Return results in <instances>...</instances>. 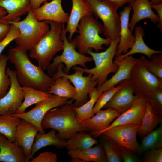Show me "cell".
Masks as SVG:
<instances>
[{
	"mask_svg": "<svg viewBox=\"0 0 162 162\" xmlns=\"http://www.w3.org/2000/svg\"><path fill=\"white\" fill-rule=\"evenodd\" d=\"M11 24L10 31L7 36L0 42V56L5 48L12 41L14 40L20 34L19 29L14 25Z\"/></svg>",
	"mask_w": 162,
	"mask_h": 162,
	"instance_id": "ab89813d",
	"label": "cell"
},
{
	"mask_svg": "<svg viewBox=\"0 0 162 162\" xmlns=\"http://www.w3.org/2000/svg\"><path fill=\"white\" fill-rule=\"evenodd\" d=\"M63 64H60L52 78L54 81L57 78L63 76L68 79L74 85L76 91L73 105L75 108L79 107L88 100V92L95 88L98 84V81L92 80V75L91 74H88L87 76H83L84 73L80 67L77 66L73 67V68L75 70V72L71 74L64 73L63 71Z\"/></svg>",
	"mask_w": 162,
	"mask_h": 162,
	"instance_id": "30bf717a",
	"label": "cell"
},
{
	"mask_svg": "<svg viewBox=\"0 0 162 162\" xmlns=\"http://www.w3.org/2000/svg\"><path fill=\"white\" fill-rule=\"evenodd\" d=\"M147 101L145 97H140L128 109L122 113L104 131L121 125L141 123L146 108Z\"/></svg>",
	"mask_w": 162,
	"mask_h": 162,
	"instance_id": "ffe728a7",
	"label": "cell"
},
{
	"mask_svg": "<svg viewBox=\"0 0 162 162\" xmlns=\"http://www.w3.org/2000/svg\"><path fill=\"white\" fill-rule=\"evenodd\" d=\"M62 0L44 2L39 8L32 10L34 16L39 21H53L61 23H67L69 14L64 10L62 4Z\"/></svg>",
	"mask_w": 162,
	"mask_h": 162,
	"instance_id": "2e32d148",
	"label": "cell"
},
{
	"mask_svg": "<svg viewBox=\"0 0 162 162\" xmlns=\"http://www.w3.org/2000/svg\"><path fill=\"white\" fill-rule=\"evenodd\" d=\"M6 72L10 79L11 84L6 95L0 98V115L15 113L24 99L22 86L18 82L15 71L8 67Z\"/></svg>",
	"mask_w": 162,
	"mask_h": 162,
	"instance_id": "4fadbf2b",
	"label": "cell"
},
{
	"mask_svg": "<svg viewBox=\"0 0 162 162\" xmlns=\"http://www.w3.org/2000/svg\"><path fill=\"white\" fill-rule=\"evenodd\" d=\"M132 9L131 6H126L119 13L120 22V40L116 48L115 59L119 56L127 53L133 46L135 37L129 27V19Z\"/></svg>",
	"mask_w": 162,
	"mask_h": 162,
	"instance_id": "e0dca14e",
	"label": "cell"
},
{
	"mask_svg": "<svg viewBox=\"0 0 162 162\" xmlns=\"http://www.w3.org/2000/svg\"><path fill=\"white\" fill-rule=\"evenodd\" d=\"M24 94V101L14 113L25 112L26 109L31 105L44 100L50 98L52 94L31 87L22 86Z\"/></svg>",
	"mask_w": 162,
	"mask_h": 162,
	"instance_id": "83f0119b",
	"label": "cell"
},
{
	"mask_svg": "<svg viewBox=\"0 0 162 162\" xmlns=\"http://www.w3.org/2000/svg\"><path fill=\"white\" fill-rule=\"evenodd\" d=\"M91 117L82 122V126L95 137L108 127L121 113L111 108L100 110Z\"/></svg>",
	"mask_w": 162,
	"mask_h": 162,
	"instance_id": "9a60e30c",
	"label": "cell"
},
{
	"mask_svg": "<svg viewBox=\"0 0 162 162\" xmlns=\"http://www.w3.org/2000/svg\"><path fill=\"white\" fill-rule=\"evenodd\" d=\"M96 18H100L104 26V34L111 40L119 38L120 22L117 13L118 7L108 1L84 0Z\"/></svg>",
	"mask_w": 162,
	"mask_h": 162,
	"instance_id": "52a82bcc",
	"label": "cell"
},
{
	"mask_svg": "<svg viewBox=\"0 0 162 162\" xmlns=\"http://www.w3.org/2000/svg\"><path fill=\"white\" fill-rule=\"evenodd\" d=\"M21 119L11 114L0 115V132L5 135L10 141L14 142L17 127Z\"/></svg>",
	"mask_w": 162,
	"mask_h": 162,
	"instance_id": "1f68e13d",
	"label": "cell"
},
{
	"mask_svg": "<svg viewBox=\"0 0 162 162\" xmlns=\"http://www.w3.org/2000/svg\"><path fill=\"white\" fill-rule=\"evenodd\" d=\"M145 65L147 70L152 74L162 79V55L156 56L153 54L150 60L146 58Z\"/></svg>",
	"mask_w": 162,
	"mask_h": 162,
	"instance_id": "74e56055",
	"label": "cell"
},
{
	"mask_svg": "<svg viewBox=\"0 0 162 162\" xmlns=\"http://www.w3.org/2000/svg\"><path fill=\"white\" fill-rule=\"evenodd\" d=\"M20 119V124L16 129L14 142L22 148L28 162L31 159L32 148L35 136L39 130L32 123Z\"/></svg>",
	"mask_w": 162,
	"mask_h": 162,
	"instance_id": "ac0fdd59",
	"label": "cell"
},
{
	"mask_svg": "<svg viewBox=\"0 0 162 162\" xmlns=\"http://www.w3.org/2000/svg\"><path fill=\"white\" fill-rule=\"evenodd\" d=\"M8 59L7 56H0V98L4 96L9 90L11 84L10 78L6 72Z\"/></svg>",
	"mask_w": 162,
	"mask_h": 162,
	"instance_id": "d590c367",
	"label": "cell"
},
{
	"mask_svg": "<svg viewBox=\"0 0 162 162\" xmlns=\"http://www.w3.org/2000/svg\"><path fill=\"white\" fill-rule=\"evenodd\" d=\"M50 30L29 51V56L36 60L43 70L47 69L54 56L63 50V42L61 38L62 24L47 21Z\"/></svg>",
	"mask_w": 162,
	"mask_h": 162,
	"instance_id": "3957f363",
	"label": "cell"
},
{
	"mask_svg": "<svg viewBox=\"0 0 162 162\" xmlns=\"http://www.w3.org/2000/svg\"><path fill=\"white\" fill-rule=\"evenodd\" d=\"M138 60L139 58L134 57L132 55L126 56L120 60H115L114 62L118 67L117 70L110 79L101 86L97 87V90L103 92L124 80H130L132 69Z\"/></svg>",
	"mask_w": 162,
	"mask_h": 162,
	"instance_id": "d6986e66",
	"label": "cell"
},
{
	"mask_svg": "<svg viewBox=\"0 0 162 162\" xmlns=\"http://www.w3.org/2000/svg\"><path fill=\"white\" fill-rule=\"evenodd\" d=\"M31 5V10H34L39 8L41 4L48 0H30Z\"/></svg>",
	"mask_w": 162,
	"mask_h": 162,
	"instance_id": "bcb514c9",
	"label": "cell"
},
{
	"mask_svg": "<svg viewBox=\"0 0 162 162\" xmlns=\"http://www.w3.org/2000/svg\"><path fill=\"white\" fill-rule=\"evenodd\" d=\"M102 92L98 90L96 87L92 89L88 92L90 98L88 100L79 107H74L76 112V117L80 121L88 119L93 116V107L98 98Z\"/></svg>",
	"mask_w": 162,
	"mask_h": 162,
	"instance_id": "d6a6232c",
	"label": "cell"
},
{
	"mask_svg": "<svg viewBox=\"0 0 162 162\" xmlns=\"http://www.w3.org/2000/svg\"><path fill=\"white\" fill-rule=\"evenodd\" d=\"M0 7L7 14L0 20L6 22L20 20V17L31 10L30 0H0Z\"/></svg>",
	"mask_w": 162,
	"mask_h": 162,
	"instance_id": "603a6c76",
	"label": "cell"
},
{
	"mask_svg": "<svg viewBox=\"0 0 162 162\" xmlns=\"http://www.w3.org/2000/svg\"><path fill=\"white\" fill-rule=\"evenodd\" d=\"M56 154L51 152H46L41 153L30 161L31 162H57Z\"/></svg>",
	"mask_w": 162,
	"mask_h": 162,
	"instance_id": "7bdbcfd3",
	"label": "cell"
},
{
	"mask_svg": "<svg viewBox=\"0 0 162 162\" xmlns=\"http://www.w3.org/2000/svg\"><path fill=\"white\" fill-rule=\"evenodd\" d=\"M73 100L49 111L43 117L41 126L44 129L51 128L57 130L60 139H68L75 133L88 131L82 126V122L76 117Z\"/></svg>",
	"mask_w": 162,
	"mask_h": 162,
	"instance_id": "7a4b0ae2",
	"label": "cell"
},
{
	"mask_svg": "<svg viewBox=\"0 0 162 162\" xmlns=\"http://www.w3.org/2000/svg\"><path fill=\"white\" fill-rule=\"evenodd\" d=\"M85 131L78 132L70 137L67 141L66 148L68 149L84 150L98 144V141L90 134Z\"/></svg>",
	"mask_w": 162,
	"mask_h": 162,
	"instance_id": "f1b7e54d",
	"label": "cell"
},
{
	"mask_svg": "<svg viewBox=\"0 0 162 162\" xmlns=\"http://www.w3.org/2000/svg\"><path fill=\"white\" fill-rule=\"evenodd\" d=\"M117 146L123 161L124 162H137L140 161L131 150L118 144Z\"/></svg>",
	"mask_w": 162,
	"mask_h": 162,
	"instance_id": "60d3db41",
	"label": "cell"
},
{
	"mask_svg": "<svg viewBox=\"0 0 162 162\" xmlns=\"http://www.w3.org/2000/svg\"><path fill=\"white\" fill-rule=\"evenodd\" d=\"M99 141L105 152L107 162L123 161L118 150L117 144L105 135L101 134L98 136Z\"/></svg>",
	"mask_w": 162,
	"mask_h": 162,
	"instance_id": "836d02e7",
	"label": "cell"
},
{
	"mask_svg": "<svg viewBox=\"0 0 162 162\" xmlns=\"http://www.w3.org/2000/svg\"><path fill=\"white\" fill-rule=\"evenodd\" d=\"M122 85V82H121L118 86L110 88L102 92L98 98L93 107L92 111L93 116L103 108L114 94L121 88Z\"/></svg>",
	"mask_w": 162,
	"mask_h": 162,
	"instance_id": "8d00e7d4",
	"label": "cell"
},
{
	"mask_svg": "<svg viewBox=\"0 0 162 162\" xmlns=\"http://www.w3.org/2000/svg\"><path fill=\"white\" fill-rule=\"evenodd\" d=\"M100 1L106 0L116 4L118 8L121 7L126 3L130 4L135 0H100Z\"/></svg>",
	"mask_w": 162,
	"mask_h": 162,
	"instance_id": "7dc6e473",
	"label": "cell"
},
{
	"mask_svg": "<svg viewBox=\"0 0 162 162\" xmlns=\"http://www.w3.org/2000/svg\"><path fill=\"white\" fill-rule=\"evenodd\" d=\"M69 98L52 94L48 99L35 104L30 111L21 114H11L13 116L25 119L35 125L41 133L45 132L41 126L42 120L50 110L59 107L68 103Z\"/></svg>",
	"mask_w": 162,
	"mask_h": 162,
	"instance_id": "8fae6325",
	"label": "cell"
},
{
	"mask_svg": "<svg viewBox=\"0 0 162 162\" xmlns=\"http://www.w3.org/2000/svg\"><path fill=\"white\" fill-rule=\"evenodd\" d=\"M68 154L71 158H79L84 162H107L106 156L100 144L90 148L84 150L69 149Z\"/></svg>",
	"mask_w": 162,
	"mask_h": 162,
	"instance_id": "4316f807",
	"label": "cell"
},
{
	"mask_svg": "<svg viewBox=\"0 0 162 162\" xmlns=\"http://www.w3.org/2000/svg\"><path fill=\"white\" fill-rule=\"evenodd\" d=\"M154 112L161 118L162 116V89L145 97Z\"/></svg>",
	"mask_w": 162,
	"mask_h": 162,
	"instance_id": "f35d334b",
	"label": "cell"
},
{
	"mask_svg": "<svg viewBox=\"0 0 162 162\" xmlns=\"http://www.w3.org/2000/svg\"><path fill=\"white\" fill-rule=\"evenodd\" d=\"M27 51L16 46L8 51V60L14 65L17 80L22 86H28L47 92L55 81L45 73L39 65L36 66L30 61Z\"/></svg>",
	"mask_w": 162,
	"mask_h": 162,
	"instance_id": "6da1fadb",
	"label": "cell"
},
{
	"mask_svg": "<svg viewBox=\"0 0 162 162\" xmlns=\"http://www.w3.org/2000/svg\"><path fill=\"white\" fill-rule=\"evenodd\" d=\"M72 7L65 30L69 33L68 40H72L74 34L77 32V27L81 20L88 15H93L84 0H71Z\"/></svg>",
	"mask_w": 162,
	"mask_h": 162,
	"instance_id": "44dd1931",
	"label": "cell"
},
{
	"mask_svg": "<svg viewBox=\"0 0 162 162\" xmlns=\"http://www.w3.org/2000/svg\"><path fill=\"white\" fill-rule=\"evenodd\" d=\"M62 24L61 38L63 42V51L61 55L56 56L53 58L52 62L50 63L46 69L48 74L52 76L56 73L60 64L65 65V68H63V72L66 74H68L70 70L73 67L80 65L84 68H87L86 63L93 61L91 56H86L76 50V48L73 40L69 42L68 40L64 24Z\"/></svg>",
	"mask_w": 162,
	"mask_h": 162,
	"instance_id": "ba28073f",
	"label": "cell"
},
{
	"mask_svg": "<svg viewBox=\"0 0 162 162\" xmlns=\"http://www.w3.org/2000/svg\"><path fill=\"white\" fill-rule=\"evenodd\" d=\"M152 8L154 9L157 12L159 20L157 25V27L160 29V32L162 31V3L151 5Z\"/></svg>",
	"mask_w": 162,
	"mask_h": 162,
	"instance_id": "f6af8a7d",
	"label": "cell"
},
{
	"mask_svg": "<svg viewBox=\"0 0 162 162\" xmlns=\"http://www.w3.org/2000/svg\"><path fill=\"white\" fill-rule=\"evenodd\" d=\"M11 28V24L0 19V42L7 36Z\"/></svg>",
	"mask_w": 162,
	"mask_h": 162,
	"instance_id": "ee69618b",
	"label": "cell"
},
{
	"mask_svg": "<svg viewBox=\"0 0 162 162\" xmlns=\"http://www.w3.org/2000/svg\"><path fill=\"white\" fill-rule=\"evenodd\" d=\"M141 124L135 123L116 126L104 131L101 134L105 135L133 152L136 153L140 152L136 136Z\"/></svg>",
	"mask_w": 162,
	"mask_h": 162,
	"instance_id": "7c38bea8",
	"label": "cell"
},
{
	"mask_svg": "<svg viewBox=\"0 0 162 162\" xmlns=\"http://www.w3.org/2000/svg\"><path fill=\"white\" fill-rule=\"evenodd\" d=\"M144 161L145 162H162V149L161 148L151 149L146 156Z\"/></svg>",
	"mask_w": 162,
	"mask_h": 162,
	"instance_id": "b9f144b4",
	"label": "cell"
},
{
	"mask_svg": "<svg viewBox=\"0 0 162 162\" xmlns=\"http://www.w3.org/2000/svg\"><path fill=\"white\" fill-rule=\"evenodd\" d=\"M119 40V38L112 40L108 48L104 52H95L92 49H89L86 52L92 58L95 67L91 69L81 68L80 69L84 73L92 74V80L98 81L97 87L101 86L106 81L110 74L116 73L118 69V67L113 60Z\"/></svg>",
	"mask_w": 162,
	"mask_h": 162,
	"instance_id": "8992f818",
	"label": "cell"
},
{
	"mask_svg": "<svg viewBox=\"0 0 162 162\" xmlns=\"http://www.w3.org/2000/svg\"><path fill=\"white\" fill-rule=\"evenodd\" d=\"M7 22L14 25L19 29L20 34L14 40L16 46L27 51L35 45L50 28L47 21L37 20L31 10L23 20Z\"/></svg>",
	"mask_w": 162,
	"mask_h": 162,
	"instance_id": "5b68a950",
	"label": "cell"
},
{
	"mask_svg": "<svg viewBox=\"0 0 162 162\" xmlns=\"http://www.w3.org/2000/svg\"><path fill=\"white\" fill-rule=\"evenodd\" d=\"M161 121L162 118L154 112L150 104L147 101L146 111L137 134L141 137L147 135L152 131Z\"/></svg>",
	"mask_w": 162,
	"mask_h": 162,
	"instance_id": "4dcf8cb0",
	"label": "cell"
},
{
	"mask_svg": "<svg viewBox=\"0 0 162 162\" xmlns=\"http://www.w3.org/2000/svg\"><path fill=\"white\" fill-rule=\"evenodd\" d=\"M134 36L135 39L134 44L130 51L125 54H122L115 60H120L124 57L136 53H141L146 56L150 60L152 55L161 54L162 51L153 50L149 47L145 43L143 37L145 36L144 29L141 26L135 27Z\"/></svg>",
	"mask_w": 162,
	"mask_h": 162,
	"instance_id": "d4e9b609",
	"label": "cell"
},
{
	"mask_svg": "<svg viewBox=\"0 0 162 162\" xmlns=\"http://www.w3.org/2000/svg\"><path fill=\"white\" fill-rule=\"evenodd\" d=\"M49 93L58 96L71 99L73 100L76 95L75 87L70 83L68 79L65 76H61L56 78L54 83L47 92Z\"/></svg>",
	"mask_w": 162,
	"mask_h": 162,
	"instance_id": "f546056e",
	"label": "cell"
},
{
	"mask_svg": "<svg viewBox=\"0 0 162 162\" xmlns=\"http://www.w3.org/2000/svg\"><path fill=\"white\" fill-rule=\"evenodd\" d=\"M27 162L22 148L0 132V162Z\"/></svg>",
	"mask_w": 162,
	"mask_h": 162,
	"instance_id": "7402d4cb",
	"label": "cell"
},
{
	"mask_svg": "<svg viewBox=\"0 0 162 162\" xmlns=\"http://www.w3.org/2000/svg\"><path fill=\"white\" fill-rule=\"evenodd\" d=\"M146 58L143 56L133 68L130 80L134 94L139 97H145L162 89V79L150 73L145 65Z\"/></svg>",
	"mask_w": 162,
	"mask_h": 162,
	"instance_id": "9c48e42d",
	"label": "cell"
},
{
	"mask_svg": "<svg viewBox=\"0 0 162 162\" xmlns=\"http://www.w3.org/2000/svg\"><path fill=\"white\" fill-rule=\"evenodd\" d=\"M79 34L72 40L78 52L83 54L86 53L89 49H93L96 52L104 50L102 46H109L111 40L100 37L99 34L104 32L101 23L92 15H88L82 18L77 27Z\"/></svg>",
	"mask_w": 162,
	"mask_h": 162,
	"instance_id": "277c9868",
	"label": "cell"
},
{
	"mask_svg": "<svg viewBox=\"0 0 162 162\" xmlns=\"http://www.w3.org/2000/svg\"><path fill=\"white\" fill-rule=\"evenodd\" d=\"M122 86L103 108H111L121 114L130 108L139 97L134 95L130 80L121 82Z\"/></svg>",
	"mask_w": 162,
	"mask_h": 162,
	"instance_id": "5bb4252c",
	"label": "cell"
},
{
	"mask_svg": "<svg viewBox=\"0 0 162 162\" xmlns=\"http://www.w3.org/2000/svg\"><path fill=\"white\" fill-rule=\"evenodd\" d=\"M130 5L133 10L129 25L132 31L134 30L136 23L143 19H149L154 23L158 22V16L153 11L150 0H135Z\"/></svg>",
	"mask_w": 162,
	"mask_h": 162,
	"instance_id": "cb8c5ba5",
	"label": "cell"
},
{
	"mask_svg": "<svg viewBox=\"0 0 162 162\" xmlns=\"http://www.w3.org/2000/svg\"><path fill=\"white\" fill-rule=\"evenodd\" d=\"M162 3V0H151L150 1L151 5L158 4Z\"/></svg>",
	"mask_w": 162,
	"mask_h": 162,
	"instance_id": "681fc988",
	"label": "cell"
},
{
	"mask_svg": "<svg viewBox=\"0 0 162 162\" xmlns=\"http://www.w3.org/2000/svg\"><path fill=\"white\" fill-rule=\"evenodd\" d=\"M162 147V125L144 136L141 145L140 151L143 152L149 149Z\"/></svg>",
	"mask_w": 162,
	"mask_h": 162,
	"instance_id": "e575fe53",
	"label": "cell"
},
{
	"mask_svg": "<svg viewBox=\"0 0 162 162\" xmlns=\"http://www.w3.org/2000/svg\"><path fill=\"white\" fill-rule=\"evenodd\" d=\"M56 131L52 129L46 134L39 132L37 133L35 137L34 142L32 148L31 159L33 158V155L37 151L48 146L53 145L59 148H66L67 141L60 139L56 134Z\"/></svg>",
	"mask_w": 162,
	"mask_h": 162,
	"instance_id": "484cf974",
	"label": "cell"
},
{
	"mask_svg": "<svg viewBox=\"0 0 162 162\" xmlns=\"http://www.w3.org/2000/svg\"><path fill=\"white\" fill-rule=\"evenodd\" d=\"M7 14V12L4 9L0 7V19L5 16Z\"/></svg>",
	"mask_w": 162,
	"mask_h": 162,
	"instance_id": "c3c4849f",
	"label": "cell"
}]
</instances>
